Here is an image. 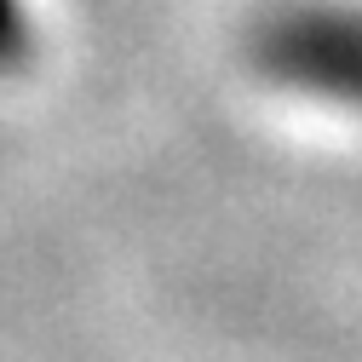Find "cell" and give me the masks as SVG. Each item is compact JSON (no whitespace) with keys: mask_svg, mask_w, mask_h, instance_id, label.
<instances>
[{"mask_svg":"<svg viewBox=\"0 0 362 362\" xmlns=\"http://www.w3.org/2000/svg\"><path fill=\"white\" fill-rule=\"evenodd\" d=\"M247 58L282 93L362 115V0H276L253 23Z\"/></svg>","mask_w":362,"mask_h":362,"instance_id":"obj_1","label":"cell"}]
</instances>
